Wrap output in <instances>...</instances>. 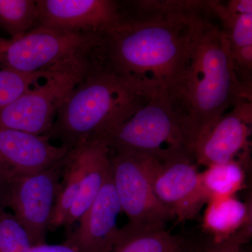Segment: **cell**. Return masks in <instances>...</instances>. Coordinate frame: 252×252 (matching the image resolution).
<instances>
[{"label": "cell", "instance_id": "cell-6", "mask_svg": "<svg viewBox=\"0 0 252 252\" xmlns=\"http://www.w3.org/2000/svg\"><path fill=\"white\" fill-rule=\"evenodd\" d=\"M64 158L47 170L31 175L0 176L1 204L14 212L27 232L32 246L46 243Z\"/></svg>", "mask_w": 252, "mask_h": 252}, {"label": "cell", "instance_id": "cell-18", "mask_svg": "<svg viewBox=\"0 0 252 252\" xmlns=\"http://www.w3.org/2000/svg\"><path fill=\"white\" fill-rule=\"evenodd\" d=\"M246 167L238 162L214 165L200 172V180L209 201L233 196L245 188ZM208 201V202H209Z\"/></svg>", "mask_w": 252, "mask_h": 252}, {"label": "cell", "instance_id": "cell-15", "mask_svg": "<svg viewBox=\"0 0 252 252\" xmlns=\"http://www.w3.org/2000/svg\"><path fill=\"white\" fill-rule=\"evenodd\" d=\"M207 204L202 226L213 241H223L244 228H252L251 200L243 202L233 195Z\"/></svg>", "mask_w": 252, "mask_h": 252}, {"label": "cell", "instance_id": "cell-23", "mask_svg": "<svg viewBox=\"0 0 252 252\" xmlns=\"http://www.w3.org/2000/svg\"><path fill=\"white\" fill-rule=\"evenodd\" d=\"M252 235L251 230L243 229L223 241L215 242L212 240L198 250L189 248V252H241L242 245L248 243Z\"/></svg>", "mask_w": 252, "mask_h": 252}, {"label": "cell", "instance_id": "cell-21", "mask_svg": "<svg viewBox=\"0 0 252 252\" xmlns=\"http://www.w3.org/2000/svg\"><path fill=\"white\" fill-rule=\"evenodd\" d=\"M59 74L21 73L0 68V108L11 103L28 91L34 89L46 79Z\"/></svg>", "mask_w": 252, "mask_h": 252}, {"label": "cell", "instance_id": "cell-3", "mask_svg": "<svg viewBox=\"0 0 252 252\" xmlns=\"http://www.w3.org/2000/svg\"><path fill=\"white\" fill-rule=\"evenodd\" d=\"M149 98L102 61L66 96L47 136L70 150L120 125Z\"/></svg>", "mask_w": 252, "mask_h": 252}, {"label": "cell", "instance_id": "cell-26", "mask_svg": "<svg viewBox=\"0 0 252 252\" xmlns=\"http://www.w3.org/2000/svg\"><path fill=\"white\" fill-rule=\"evenodd\" d=\"M189 245H187L185 248H184L183 250H180V251H178L177 252H189Z\"/></svg>", "mask_w": 252, "mask_h": 252}, {"label": "cell", "instance_id": "cell-12", "mask_svg": "<svg viewBox=\"0 0 252 252\" xmlns=\"http://www.w3.org/2000/svg\"><path fill=\"white\" fill-rule=\"evenodd\" d=\"M69 151L53 144L47 135L0 128V175H31L47 170Z\"/></svg>", "mask_w": 252, "mask_h": 252}, {"label": "cell", "instance_id": "cell-5", "mask_svg": "<svg viewBox=\"0 0 252 252\" xmlns=\"http://www.w3.org/2000/svg\"><path fill=\"white\" fill-rule=\"evenodd\" d=\"M97 139L111 152L157 159L180 152L190 155L182 118L167 94L149 97L125 122Z\"/></svg>", "mask_w": 252, "mask_h": 252}, {"label": "cell", "instance_id": "cell-4", "mask_svg": "<svg viewBox=\"0 0 252 252\" xmlns=\"http://www.w3.org/2000/svg\"><path fill=\"white\" fill-rule=\"evenodd\" d=\"M104 35L37 26L21 39H6L0 49V68L82 79L102 61Z\"/></svg>", "mask_w": 252, "mask_h": 252}, {"label": "cell", "instance_id": "cell-2", "mask_svg": "<svg viewBox=\"0 0 252 252\" xmlns=\"http://www.w3.org/2000/svg\"><path fill=\"white\" fill-rule=\"evenodd\" d=\"M209 6L195 16L188 51L170 96L188 139L189 150L203 131L243 98H252L239 81L230 46Z\"/></svg>", "mask_w": 252, "mask_h": 252}, {"label": "cell", "instance_id": "cell-9", "mask_svg": "<svg viewBox=\"0 0 252 252\" xmlns=\"http://www.w3.org/2000/svg\"><path fill=\"white\" fill-rule=\"evenodd\" d=\"M252 125V98L241 99L197 137L190 149L194 161L207 167L238 162L247 168Z\"/></svg>", "mask_w": 252, "mask_h": 252}, {"label": "cell", "instance_id": "cell-11", "mask_svg": "<svg viewBox=\"0 0 252 252\" xmlns=\"http://www.w3.org/2000/svg\"><path fill=\"white\" fill-rule=\"evenodd\" d=\"M38 26L104 34L122 17L112 0H36Z\"/></svg>", "mask_w": 252, "mask_h": 252}, {"label": "cell", "instance_id": "cell-22", "mask_svg": "<svg viewBox=\"0 0 252 252\" xmlns=\"http://www.w3.org/2000/svg\"><path fill=\"white\" fill-rule=\"evenodd\" d=\"M27 232L14 215L4 211L0 216V252H31Z\"/></svg>", "mask_w": 252, "mask_h": 252}, {"label": "cell", "instance_id": "cell-20", "mask_svg": "<svg viewBox=\"0 0 252 252\" xmlns=\"http://www.w3.org/2000/svg\"><path fill=\"white\" fill-rule=\"evenodd\" d=\"M209 7L212 14L220 21L230 49L252 46V13L232 11L220 1H210Z\"/></svg>", "mask_w": 252, "mask_h": 252}, {"label": "cell", "instance_id": "cell-17", "mask_svg": "<svg viewBox=\"0 0 252 252\" xmlns=\"http://www.w3.org/2000/svg\"><path fill=\"white\" fill-rule=\"evenodd\" d=\"M187 245L182 237L165 230L139 231L124 226L111 252H177Z\"/></svg>", "mask_w": 252, "mask_h": 252}, {"label": "cell", "instance_id": "cell-13", "mask_svg": "<svg viewBox=\"0 0 252 252\" xmlns=\"http://www.w3.org/2000/svg\"><path fill=\"white\" fill-rule=\"evenodd\" d=\"M122 212L110 172L97 198L64 243L79 252H111L119 234L117 220Z\"/></svg>", "mask_w": 252, "mask_h": 252}, {"label": "cell", "instance_id": "cell-14", "mask_svg": "<svg viewBox=\"0 0 252 252\" xmlns=\"http://www.w3.org/2000/svg\"><path fill=\"white\" fill-rule=\"evenodd\" d=\"M84 142L85 165L77 198L63 225L67 229L79 221L92 205L110 172V149L103 141L92 139Z\"/></svg>", "mask_w": 252, "mask_h": 252}, {"label": "cell", "instance_id": "cell-8", "mask_svg": "<svg viewBox=\"0 0 252 252\" xmlns=\"http://www.w3.org/2000/svg\"><path fill=\"white\" fill-rule=\"evenodd\" d=\"M145 161L156 196L175 219L182 222L198 216L209 199L191 156L180 152L159 159L145 157Z\"/></svg>", "mask_w": 252, "mask_h": 252}, {"label": "cell", "instance_id": "cell-24", "mask_svg": "<svg viewBox=\"0 0 252 252\" xmlns=\"http://www.w3.org/2000/svg\"><path fill=\"white\" fill-rule=\"evenodd\" d=\"M31 252H79L74 247L65 243L61 245H48L44 243L41 245L32 246Z\"/></svg>", "mask_w": 252, "mask_h": 252}, {"label": "cell", "instance_id": "cell-10", "mask_svg": "<svg viewBox=\"0 0 252 252\" xmlns=\"http://www.w3.org/2000/svg\"><path fill=\"white\" fill-rule=\"evenodd\" d=\"M81 79L56 74L0 108V128L47 135L66 96Z\"/></svg>", "mask_w": 252, "mask_h": 252}, {"label": "cell", "instance_id": "cell-7", "mask_svg": "<svg viewBox=\"0 0 252 252\" xmlns=\"http://www.w3.org/2000/svg\"><path fill=\"white\" fill-rule=\"evenodd\" d=\"M110 177L122 212L128 219L126 228L132 230H165L175 220L154 193L146 166L145 157L126 152L110 156Z\"/></svg>", "mask_w": 252, "mask_h": 252}, {"label": "cell", "instance_id": "cell-16", "mask_svg": "<svg viewBox=\"0 0 252 252\" xmlns=\"http://www.w3.org/2000/svg\"><path fill=\"white\" fill-rule=\"evenodd\" d=\"M84 142L78 144L68 152L64 158L62 182L55 201L49 230L64 225L73 204L79 193L85 165Z\"/></svg>", "mask_w": 252, "mask_h": 252}, {"label": "cell", "instance_id": "cell-19", "mask_svg": "<svg viewBox=\"0 0 252 252\" xmlns=\"http://www.w3.org/2000/svg\"><path fill=\"white\" fill-rule=\"evenodd\" d=\"M39 18L36 0H0V28L12 40L21 39Z\"/></svg>", "mask_w": 252, "mask_h": 252}, {"label": "cell", "instance_id": "cell-25", "mask_svg": "<svg viewBox=\"0 0 252 252\" xmlns=\"http://www.w3.org/2000/svg\"><path fill=\"white\" fill-rule=\"evenodd\" d=\"M5 211V208L3 207L2 204H1V200H0V216H1V214L3 213Z\"/></svg>", "mask_w": 252, "mask_h": 252}, {"label": "cell", "instance_id": "cell-1", "mask_svg": "<svg viewBox=\"0 0 252 252\" xmlns=\"http://www.w3.org/2000/svg\"><path fill=\"white\" fill-rule=\"evenodd\" d=\"M206 5L152 1L132 17L122 15L104 34V63L147 97H170L185 66L194 19Z\"/></svg>", "mask_w": 252, "mask_h": 252}]
</instances>
